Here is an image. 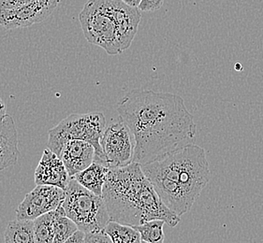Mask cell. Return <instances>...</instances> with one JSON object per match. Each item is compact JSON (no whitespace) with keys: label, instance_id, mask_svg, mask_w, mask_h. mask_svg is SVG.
I'll return each mask as SVG.
<instances>
[{"label":"cell","instance_id":"2","mask_svg":"<svg viewBox=\"0 0 263 243\" xmlns=\"http://www.w3.org/2000/svg\"><path fill=\"white\" fill-rule=\"evenodd\" d=\"M141 167L160 199L180 217L190 212L211 180L205 150L194 143Z\"/></svg>","mask_w":263,"mask_h":243},{"label":"cell","instance_id":"8","mask_svg":"<svg viewBox=\"0 0 263 243\" xmlns=\"http://www.w3.org/2000/svg\"><path fill=\"white\" fill-rule=\"evenodd\" d=\"M65 196V190L58 186L37 185L19 204L16 210V218L35 220L62 205Z\"/></svg>","mask_w":263,"mask_h":243},{"label":"cell","instance_id":"19","mask_svg":"<svg viewBox=\"0 0 263 243\" xmlns=\"http://www.w3.org/2000/svg\"><path fill=\"white\" fill-rule=\"evenodd\" d=\"M53 218L54 211L37 217L34 221L36 241L39 243H53Z\"/></svg>","mask_w":263,"mask_h":243},{"label":"cell","instance_id":"14","mask_svg":"<svg viewBox=\"0 0 263 243\" xmlns=\"http://www.w3.org/2000/svg\"><path fill=\"white\" fill-rule=\"evenodd\" d=\"M110 169L105 165L94 161L88 168L73 176L74 179L86 189L98 196H102L103 186Z\"/></svg>","mask_w":263,"mask_h":243},{"label":"cell","instance_id":"12","mask_svg":"<svg viewBox=\"0 0 263 243\" xmlns=\"http://www.w3.org/2000/svg\"><path fill=\"white\" fill-rule=\"evenodd\" d=\"M59 157L63 161L69 177H73L94 162L95 148L87 141L71 139L65 143Z\"/></svg>","mask_w":263,"mask_h":243},{"label":"cell","instance_id":"1","mask_svg":"<svg viewBox=\"0 0 263 243\" xmlns=\"http://www.w3.org/2000/svg\"><path fill=\"white\" fill-rule=\"evenodd\" d=\"M117 111L134 137L135 163L147 164L195 143L197 126L180 95L133 89Z\"/></svg>","mask_w":263,"mask_h":243},{"label":"cell","instance_id":"21","mask_svg":"<svg viewBox=\"0 0 263 243\" xmlns=\"http://www.w3.org/2000/svg\"><path fill=\"white\" fill-rule=\"evenodd\" d=\"M165 0H142L139 6V10L141 11H157L162 8Z\"/></svg>","mask_w":263,"mask_h":243},{"label":"cell","instance_id":"10","mask_svg":"<svg viewBox=\"0 0 263 243\" xmlns=\"http://www.w3.org/2000/svg\"><path fill=\"white\" fill-rule=\"evenodd\" d=\"M69 180L63 161L53 151L45 149L35 171L36 185H54L66 190Z\"/></svg>","mask_w":263,"mask_h":243},{"label":"cell","instance_id":"5","mask_svg":"<svg viewBox=\"0 0 263 243\" xmlns=\"http://www.w3.org/2000/svg\"><path fill=\"white\" fill-rule=\"evenodd\" d=\"M65 192L62 206L78 229L85 233L104 230L111 217L102 196L86 189L73 177H70Z\"/></svg>","mask_w":263,"mask_h":243},{"label":"cell","instance_id":"3","mask_svg":"<svg viewBox=\"0 0 263 243\" xmlns=\"http://www.w3.org/2000/svg\"><path fill=\"white\" fill-rule=\"evenodd\" d=\"M111 220L127 226H138L160 219L175 228L181 218L164 204L141 165L132 162L110 169L102 190Z\"/></svg>","mask_w":263,"mask_h":243},{"label":"cell","instance_id":"4","mask_svg":"<svg viewBox=\"0 0 263 243\" xmlns=\"http://www.w3.org/2000/svg\"><path fill=\"white\" fill-rule=\"evenodd\" d=\"M105 128L106 119L102 112L72 113L49 130L47 148L59 156L65 143L71 139L84 140L95 148L94 161L107 167L100 144Z\"/></svg>","mask_w":263,"mask_h":243},{"label":"cell","instance_id":"9","mask_svg":"<svg viewBox=\"0 0 263 243\" xmlns=\"http://www.w3.org/2000/svg\"><path fill=\"white\" fill-rule=\"evenodd\" d=\"M61 0H32L15 9L0 11V26L6 29L31 27L47 19Z\"/></svg>","mask_w":263,"mask_h":243},{"label":"cell","instance_id":"24","mask_svg":"<svg viewBox=\"0 0 263 243\" xmlns=\"http://www.w3.org/2000/svg\"><path fill=\"white\" fill-rule=\"evenodd\" d=\"M6 115H7V113H6L5 103L0 97V121L5 118Z\"/></svg>","mask_w":263,"mask_h":243},{"label":"cell","instance_id":"7","mask_svg":"<svg viewBox=\"0 0 263 243\" xmlns=\"http://www.w3.org/2000/svg\"><path fill=\"white\" fill-rule=\"evenodd\" d=\"M133 141V135L121 118L106 127L100 144L109 169L132 164L135 147V143Z\"/></svg>","mask_w":263,"mask_h":243},{"label":"cell","instance_id":"18","mask_svg":"<svg viewBox=\"0 0 263 243\" xmlns=\"http://www.w3.org/2000/svg\"><path fill=\"white\" fill-rule=\"evenodd\" d=\"M165 224L166 222L163 220L155 219L134 226L133 228L140 233L142 242L162 243L165 239L163 231Z\"/></svg>","mask_w":263,"mask_h":243},{"label":"cell","instance_id":"17","mask_svg":"<svg viewBox=\"0 0 263 243\" xmlns=\"http://www.w3.org/2000/svg\"><path fill=\"white\" fill-rule=\"evenodd\" d=\"M105 232L111 238L114 243H140L141 235L137 229L127 225H123L120 222L111 220L107 224Z\"/></svg>","mask_w":263,"mask_h":243},{"label":"cell","instance_id":"16","mask_svg":"<svg viewBox=\"0 0 263 243\" xmlns=\"http://www.w3.org/2000/svg\"><path fill=\"white\" fill-rule=\"evenodd\" d=\"M76 230H78L77 225L66 215L63 206L60 205L55 209L53 218V243L66 242Z\"/></svg>","mask_w":263,"mask_h":243},{"label":"cell","instance_id":"15","mask_svg":"<svg viewBox=\"0 0 263 243\" xmlns=\"http://www.w3.org/2000/svg\"><path fill=\"white\" fill-rule=\"evenodd\" d=\"M6 243H34L36 241L34 221L16 219L9 222L4 232Z\"/></svg>","mask_w":263,"mask_h":243},{"label":"cell","instance_id":"11","mask_svg":"<svg viewBox=\"0 0 263 243\" xmlns=\"http://www.w3.org/2000/svg\"><path fill=\"white\" fill-rule=\"evenodd\" d=\"M112 9L116 17L119 43L124 52L130 47L137 34L142 14L139 8L126 5L122 0H112Z\"/></svg>","mask_w":263,"mask_h":243},{"label":"cell","instance_id":"23","mask_svg":"<svg viewBox=\"0 0 263 243\" xmlns=\"http://www.w3.org/2000/svg\"><path fill=\"white\" fill-rule=\"evenodd\" d=\"M84 238H85V232L78 229L67 239L66 242L84 243Z\"/></svg>","mask_w":263,"mask_h":243},{"label":"cell","instance_id":"13","mask_svg":"<svg viewBox=\"0 0 263 243\" xmlns=\"http://www.w3.org/2000/svg\"><path fill=\"white\" fill-rule=\"evenodd\" d=\"M18 136L11 115L0 121V171L14 166L19 157Z\"/></svg>","mask_w":263,"mask_h":243},{"label":"cell","instance_id":"6","mask_svg":"<svg viewBox=\"0 0 263 243\" xmlns=\"http://www.w3.org/2000/svg\"><path fill=\"white\" fill-rule=\"evenodd\" d=\"M79 21L88 43L110 55L121 53L112 0H88L80 12Z\"/></svg>","mask_w":263,"mask_h":243},{"label":"cell","instance_id":"22","mask_svg":"<svg viewBox=\"0 0 263 243\" xmlns=\"http://www.w3.org/2000/svg\"><path fill=\"white\" fill-rule=\"evenodd\" d=\"M31 1L32 0H0V11L15 9Z\"/></svg>","mask_w":263,"mask_h":243},{"label":"cell","instance_id":"25","mask_svg":"<svg viewBox=\"0 0 263 243\" xmlns=\"http://www.w3.org/2000/svg\"><path fill=\"white\" fill-rule=\"evenodd\" d=\"M122 1L125 2L126 5L134 7V8H139V6L142 2V0H122Z\"/></svg>","mask_w":263,"mask_h":243},{"label":"cell","instance_id":"20","mask_svg":"<svg viewBox=\"0 0 263 243\" xmlns=\"http://www.w3.org/2000/svg\"><path fill=\"white\" fill-rule=\"evenodd\" d=\"M108 243L111 242V239L105 230L93 231V232L85 233L84 243Z\"/></svg>","mask_w":263,"mask_h":243}]
</instances>
